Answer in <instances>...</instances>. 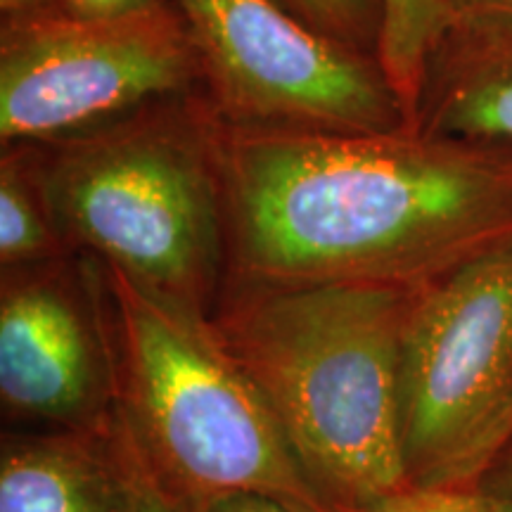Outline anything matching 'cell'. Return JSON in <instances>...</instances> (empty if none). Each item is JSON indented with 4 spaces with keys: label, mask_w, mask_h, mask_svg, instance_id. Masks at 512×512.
<instances>
[{
    "label": "cell",
    "mask_w": 512,
    "mask_h": 512,
    "mask_svg": "<svg viewBox=\"0 0 512 512\" xmlns=\"http://www.w3.org/2000/svg\"><path fill=\"white\" fill-rule=\"evenodd\" d=\"M204 93L242 128L387 133L411 126L380 57L320 34L280 0H171Z\"/></svg>",
    "instance_id": "7"
},
{
    "label": "cell",
    "mask_w": 512,
    "mask_h": 512,
    "mask_svg": "<svg viewBox=\"0 0 512 512\" xmlns=\"http://www.w3.org/2000/svg\"><path fill=\"white\" fill-rule=\"evenodd\" d=\"M185 501L190 505V512H332L320 505L292 501V498L254 489L223 491V494L185 498Z\"/></svg>",
    "instance_id": "16"
},
{
    "label": "cell",
    "mask_w": 512,
    "mask_h": 512,
    "mask_svg": "<svg viewBox=\"0 0 512 512\" xmlns=\"http://www.w3.org/2000/svg\"><path fill=\"white\" fill-rule=\"evenodd\" d=\"M380 62L413 126L427 62L456 22L448 0H380Z\"/></svg>",
    "instance_id": "12"
},
{
    "label": "cell",
    "mask_w": 512,
    "mask_h": 512,
    "mask_svg": "<svg viewBox=\"0 0 512 512\" xmlns=\"http://www.w3.org/2000/svg\"><path fill=\"white\" fill-rule=\"evenodd\" d=\"M64 245L43 188L34 145L0 150V268L57 259Z\"/></svg>",
    "instance_id": "11"
},
{
    "label": "cell",
    "mask_w": 512,
    "mask_h": 512,
    "mask_svg": "<svg viewBox=\"0 0 512 512\" xmlns=\"http://www.w3.org/2000/svg\"><path fill=\"white\" fill-rule=\"evenodd\" d=\"M105 278L117 342V420L157 475L183 498L254 489L328 508L211 316L112 266Z\"/></svg>",
    "instance_id": "4"
},
{
    "label": "cell",
    "mask_w": 512,
    "mask_h": 512,
    "mask_svg": "<svg viewBox=\"0 0 512 512\" xmlns=\"http://www.w3.org/2000/svg\"><path fill=\"white\" fill-rule=\"evenodd\" d=\"M411 128L512 147V24L456 17L427 62Z\"/></svg>",
    "instance_id": "9"
},
{
    "label": "cell",
    "mask_w": 512,
    "mask_h": 512,
    "mask_svg": "<svg viewBox=\"0 0 512 512\" xmlns=\"http://www.w3.org/2000/svg\"><path fill=\"white\" fill-rule=\"evenodd\" d=\"M280 3L320 34L380 57V0H280Z\"/></svg>",
    "instance_id": "13"
},
{
    "label": "cell",
    "mask_w": 512,
    "mask_h": 512,
    "mask_svg": "<svg viewBox=\"0 0 512 512\" xmlns=\"http://www.w3.org/2000/svg\"><path fill=\"white\" fill-rule=\"evenodd\" d=\"M221 131L200 91L34 145L64 245L211 316L228 278Z\"/></svg>",
    "instance_id": "3"
},
{
    "label": "cell",
    "mask_w": 512,
    "mask_h": 512,
    "mask_svg": "<svg viewBox=\"0 0 512 512\" xmlns=\"http://www.w3.org/2000/svg\"><path fill=\"white\" fill-rule=\"evenodd\" d=\"M64 10L74 12V15L83 17H117L126 15V12H136L150 5L159 3V0H55Z\"/></svg>",
    "instance_id": "17"
},
{
    "label": "cell",
    "mask_w": 512,
    "mask_h": 512,
    "mask_svg": "<svg viewBox=\"0 0 512 512\" xmlns=\"http://www.w3.org/2000/svg\"><path fill=\"white\" fill-rule=\"evenodd\" d=\"M477 486L512 501V441H508L503 451L491 460V465L477 479Z\"/></svg>",
    "instance_id": "19"
},
{
    "label": "cell",
    "mask_w": 512,
    "mask_h": 512,
    "mask_svg": "<svg viewBox=\"0 0 512 512\" xmlns=\"http://www.w3.org/2000/svg\"><path fill=\"white\" fill-rule=\"evenodd\" d=\"M370 512H512V501L491 494L477 484L439 486V489H403L384 498Z\"/></svg>",
    "instance_id": "14"
},
{
    "label": "cell",
    "mask_w": 512,
    "mask_h": 512,
    "mask_svg": "<svg viewBox=\"0 0 512 512\" xmlns=\"http://www.w3.org/2000/svg\"><path fill=\"white\" fill-rule=\"evenodd\" d=\"M512 427V240L415 290L401 351L408 489L472 486Z\"/></svg>",
    "instance_id": "5"
},
{
    "label": "cell",
    "mask_w": 512,
    "mask_h": 512,
    "mask_svg": "<svg viewBox=\"0 0 512 512\" xmlns=\"http://www.w3.org/2000/svg\"><path fill=\"white\" fill-rule=\"evenodd\" d=\"M204 91L171 0L117 17L43 3L0 19V147L50 145Z\"/></svg>",
    "instance_id": "6"
},
{
    "label": "cell",
    "mask_w": 512,
    "mask_h": 512,
    "mask_svg": "<svg viewBox=\"0 0 512 512\" xmlns=\"http://www.w3.org/2000/svg\"><path fill=\"white\" fill-rule=\"evenodd\" d=\"M508 441H512V427H510V439ZM501 451H503V448H501Z\"/></svg>",
    "instance_id": "20"
},
{
    "label": "cell",
    "mask_w": 512,
    "mask_h": 512,
    "mask_svg": "<svg viewBox=\"0 0 512 512\" xmlns=\"http://www.w3.org/2000/svg\"><path fill=\"white\" fill-rule=\"evenodd\" d=\"M0 406L5 420L41 430H114L117 342L95 256L0 268Z\"/></svg>",
    "instance_id": "8"
},
{
    "label": "cell",
    "mask_w": 512,
    "mask_h": 512,
    "mask_svg": "<svg viewBox=\"0 0 512 512\" xmlns=\"http://www.w3.org/2000/svg\"><path fill=\"white\" fill-rule=\"evenodd\" d=\"M460 19L512 24V0H448Z\"/></svg>",
    "instance_id": "18"
},
{
    "label": "cell",
    "mask_w": 512,
    "mask_h": 512,
    "mask_svg": "<svg viewBox=\"0 0 512 512\" xmlns=\"http://www.w3.org/2000/svg\"><path fill=\"white\" fill-rule=\"evenodd\" d=\"M415 290L226 278L211 313L335 512H370L408 489L401 351Z\"/></svg>",
    "instance_id": "2"
},
{
    "label": "cell",
    "mask_w": 512,
    "mask_h": 512,
    "mask_svg": "<svg viewBox=\"0 0 512 512\" xmlns=\"http://www.w3.org/2000/svg\"><path fill=\"white\" fill-rule=\"evenodd\" d=\"M114 441L117 451L124 463V470L131 484L133 505L136 512H190V505L178 494L174 486H169L157 475L155 467L147 463L140 448L133 444V439L124 432V427H114Z\"/></svg>",
    "instance_id": "15"
},
{
    "label": "cell",
    "mask_w": 512,
    "mask_h": 512,
    "mask_svg": "<svg viewBox=\"0 0 512 512\" xmlns=\"http://www.w3.org/2000/svg\"><path fill=\"white\" fill-rule=\"evenodd\" d=\"M0 512H136L114 430L5 432Z\"/></svg>",
    "instance_id": "10"
},
{
    "label": "cell",
    "mask_w": 512,
    "mask_h": 512,
    "mask_svg": "<svg viewBox=\"0 0 512 512\" xmlns=\"http://www.w3.org/2000/svg\"><path fill=\"white\" fill-rule=\"evenodd\" d=\"M228 278L422 287L512 240V147L223 121Z\"/></svg>",
    "instance_id": "1"
}]
</instances>
